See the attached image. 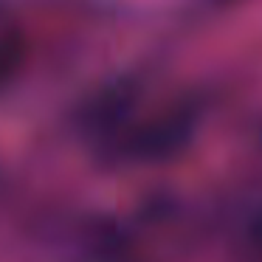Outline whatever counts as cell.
<instances>
[{
  "mask_svg": "<svg viewBox=\"0 0 262 262\" xmlns=\"http://www.w3.org/2000/svg\"><path fill=\"white\" fill-rule=\"evenodd\" d=\"M194 133V116L189 110H172V113L141 124L127 141L133 158L141 161H166L178 155L189 144Z\"/></svg>",
  "mask_w": 262,
  "mask_h": 262,
  "instance_id": "obj_1",
  "label": "cell"
},
{
  "mask_svg": "<svg viewBox=\"0 0 262 262\" xmlns=\"http://www.w3.org/2000/svg\"><path fill=\"white\" fill-rule=\"evenodd\" d=\"M138 102V88L127 79H116L96 93L82 110V127L93 138H107L127 121Z\"/></svg>",
  "mask_w": 262,
  "mask_h": 262,
  "instance_id": "obj_2",
  "label": "cell"
},
{
  "mask_svg": "<svg viewBox=\"0 0 262 262\" xmlns=\"http://www.w3.org/2000/svg\"><path fill=\"white\" fill-rule=\"evenodd\" d=\"M23 51H26V40L17 29L0 31V85H6L14 76L17 65L23 62Z\"/></svg>",
  "mask_w": 262,
  "mask_h": 262,
  "instance_id": "obj_3",
  "label": "cell"
},
{
  "mask_svg": "<svg viewBox=\"0 0 262 262\" xmlns=\"http://www.w3.org/2000/svg\"><path fill=\"white\" fill-rule=\"evenodd\" d=\"M248 237H251V243H254L256 248H262V209L256 211L254 217H251V223H248Z\"/></svg>",
  "mask_w": 262,
  "mask_h": 262,
  "instance_id": "obj_4",
  "label": "cell"
}]
</instances>
